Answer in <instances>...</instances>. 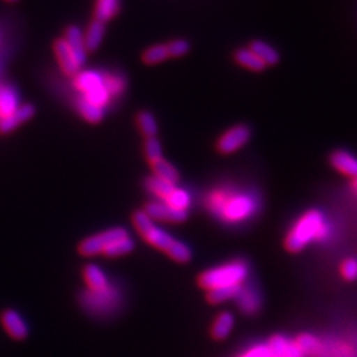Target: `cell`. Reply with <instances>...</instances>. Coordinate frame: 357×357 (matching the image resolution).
<instances>
[{"instance_id":"cell-1","label":"cell","mask_w":357,"mask_h":357,"mask_svg":"<svg viewBox=\"0 0 357 357\" xmlns=\"http://www.w3.org/2000/svg\"><path fill=\"white\" fill-rule=\"evenodd\" d=\"M328 234V227L319 211H308L298 220L286 238V248L290 252L302 250L312 240H323Z\"/></svg>"},{"instance_id":"cell-2","label":"cell","mask_w":357,"mask_h":357,"mask_svg":"<svg viewBox=\"0 0 357 357\" xmlns=\"http://www.w3.org/2000/svg\"><path fill=\"white\" fill-rule=\"evenodd\" d=\"M249 274L248 265L243 261H234L203 273L199 278L202 287L209 290L221 287H238Z\"/></svg>"},{"instance_id":"cell-3","label":"cell","mask_w":357,"mask_h":357,"mask_svg":"<svg viewBox=\"0 0 357 357\" xmlns=\"http://www.w3.org/2000/svg\"><path fill=\"white\" fill-rule=\"evenodd\" d=\"M132 222L142 237L156 249L167 252V249L175 241L167 231L158 228L153 220L144 213V211L135 212L132 215Z\"/></svg>"},{"instance_id":"cell-4","label":"cell","mask_w":357,"mask_h":357,"mask_svg":"<svg viewBox=\"0 0 357 357\" xmlns=\"http://www.w3.org/2000/svg\"><path fill=\"white\" fill-rule=\"evenodd\" d=\"M128 230L123 228H114V229L105 230L100 234L91 236L89 238L84 240L78 245V253L84 257H93V255H101L103 249L109 243H114L119 238L128 237Z\"/></svg>"},{"instance_id":"cell-5","label":"cell","mask_w":357,"mask_h":357,"mask_svg":"<svg viewBox=\"0 0 357 357\" xmlns=\"http://www.w3.org/2000/svg\"><path fill=\"white\" fill-rule=\"evenodd\" d=\"M252 137L250 128L237 125L229 128L217 142V150L221 153H231L243 147Z\"/></svg>"},{"instance_id":"cell-6","label":"cell","mask_w":357,"mask_h":357,"mask_svg":"<svg viewBox=\"0 0 357 357\" xmlns=\"http://www.w3.org/2000/svg\"><path fill=\"white\" fill-rule=\"evenodd\" d=\"M253 209H255L253 200L245 195H240V196L231 197L222 205L221 212H222V216L229 221H241L246 217L250 216Z\"/></svg>"},{"instance_id":"cell-7","label":"cell","mask_w":357,"mask_h":357,"mask_svg":"<svg viewBox=\"0 0 357 357\" xmlns=\"http://www.w3.org/2000/svg\"><path fill=\"white\" fill-rule=\"evenodd\" d=\"M144 213L151 220H160L167 222H183L187 220V211H178L166 203H149L144 208Z\"/></svg>"},{"instance_id":"cell-8","label":"cell","mask_w":357,"mask_h":357,"mask_svg":"<svg viewBox=\"0 0 357 357\" xmlns=\"http://www.w3.org/2000/svg\"><path fill=\"white\" fill-rule=\"evenodd\" d=\"M0 321L7 333L15 340H24L28 336L26 323L13 310H4L0 315Z\"/></svg>"},{"instance_id":"cell-9","label":"cell","mask_w":357,"mask_h":357,"mask_svg":"<svg viewBox=\"0 0 357 357\" xmlns=\"http://www.w3.org/2000/svg\"><path fill=\"white\" fill-rule=\"evenodd\" d=\"M54 52H56L57 60L61 65V69L64 70L65 75L77 76L78 70L81 68H79V65L77 64L75 54L70 51V48L64 38H59L54 41Z\"/></svg>"},{"instance_id":"cell-10","label":"cell","mask_w":357,"mask_h":357,"mask_svg":"<svg viewBox=\"0 0 357 357\" xmlns=\"http://www.w3.org/2000/svg\"><path fill=\"white\" fill-rule=\"evenodd\" d=\"M64 40L68 43L72 53L75 54L77 64L79 65V68H82L86 61V48L84 41V33L78 26H69L65 32Z\"/></svg>"},{"instance_id":"cell-11","label":"cell","mask_w":357,"mask_h":357,"mask_svg":"<svg viewBox=\"0 0 357 357\" xmlns=\"http://www.w3.org/2000/svg\"><path fill=\"white\" fill-rule=\"evenodd\" d=\"M35 113H36V110H35L33 105L19 106L17 110L13 114L0 119V132L1 134L11 132L15 128H19L22 123H24L28 119H31L35 115Z\"/></svg>"},{"instance_id":"cell-12","label":"cell","mask_w":357,"mask_h":357,"mask_svg":"<svg viewBox=\"0 0 357 357\" xmlns=\"http://www.w3.org/2000/svg\"><path fill=\"white\" fill-rule=\"evenodd\" d=\"M268 348L273 357H303L295 342L293 343L281 335L273 336L268 342Z\"/></svg>"},{"instance_id":"cell-13","label":"cell","mask_w":357,"mask_h":357,"mask_svg":"<svg viewBox=\"0 0 357 357\" xmlns=\"http://www.w3.org/2000/svg\"><path fill=\"white\" fill-rule=\"evenodd\" d=\"M332 166L347 176L357 178V159L347 151H335L331 155Z\"/></svg>"},{"instance_id":"cell-14","label":"cell","mask_w":357,"mask_h":357,"mask_svg":"<svg viewBox=\"0 0 357 357\" xmlns=\"http://www.w3.org/2000/svg\"><path fill=\"white\" fill-rule=\"evenodd\" d=\"M234 299H237V305L240 306L245 314H255L261 306L258 294L249 287L240 286V290Z\"/></svg>"},{"instance_id":"cell-15","label":"cell","mask_w":357,"mask_h":357,"mask_svg":"<svg viewBox=\"0 0 357 357\" xmlns=\"http://www.w3.org/2000/svg\"><path fill=\"white\" fill-rule=\"evenodd\" d=\"M250 51L255 53V56L266 65L278 64L280 61V54L275 51L271 45H268V43L261 41V40H255L250 44Z\"/></svg>"},{"instance_id":"cell-16","label":"cell","mask_w":357,"mask_h":357,"mask_svg":"<svg viewBox=\"0 0 357 357\" xmlns=\"http://www.w3.org/2000/svg\"><path fill=\"white\" fill-rule=\"evenodd\" d=\"M76 86L84 91L85 94H89L91 91L105 88V81L102 76H100L96 72H84L76 76Z\"/></svg>"},{"instance_id":"cell-17","label":"cell","mask_w":357,"mask_h":357,"mask_svg":"<svg viewBox=\"0 0 357 357\" xmlns=\"http://www.w3.org/2000/svg\"><path fill=\"white\" fill-rule=\"evenodd\" d=\"M19 107L16 91L10 86L0 88V119L13 114Z\"/></svg>"},{"instance_id":"cell-18","label":"cell","mask_w":357,"mask_h":357,"mask_svg":"<svg viewBox=\"0 0 357 357\" xmlns=\"http://www.w3.org/2000/svg\"><path fill=\"white\" fill-rule=\"evenodd\" d=\"M84 280L91 291H102L107 287L106 275L96 265H88L84 268Z\"/></svg>"},{"instance_id":"cell-19","label":"cell","mask_w":357,"mask_h":357,"mask_svg":"<svg viewBox=\"0 0 357 357\" xmlns=\"http://www.w3.org/2000/svg\"><path fill=\"white\" fill-rule=\"evenodd\" d=\"M121 11V0H97L96 20L106 23Z\"/></svg>"},{"instance_id":"cell-20","label":"cell","mask_w":357,"mask_h":357,"mask_svg":"<svg viewBox=\"0 0 357 357\" xmlns=\"http://www.w3.org/2000/svg\"><path fill=\"white\" fill-rule=\"evenodd\" d=\"M103 35H105V23L94 20L88 28L86 35L84 36L86 51H97L102 43Z\"/></svg>"},{"instance_id":"cell-21","label":"cell","mask_w":357,"mask_h":357,"mask_svg":"<svg viewBox=\"0 0 357 357\" xmlns=\"http://www.w3.org/2000/svg\"><path fill=\"white\" fill-rule=\"evenodd\" d=\"M151 166H153L155 176L163 178L165 181L169 183V184L176 185L178 178H180V175H178V169L175 167L169 165L165 159L158 160L156 163H153Z\"/></svg>"},{"instance_id":"cell-22","label":"cell","mask_w":357,"mask_h":357,"mask_svg":"<svg viewBox=\"0 0 357 357\" xmlns=\"http://www.w3.org/2000/svg\"><path fill=\"white\" fill-rule=\"evenodd\" d=\"M233 324H234L233 315L230 312H221L217 317L216 321L213 324V328H212L213 337L217 340H222V339L228 337V335L233 328Z\"/></svg>"},{"instance_id":"cell-23","label":"cell","mask_w":357,"mask_h":357,"mask_svg":"<svg viewBox=\"0 0 357 357\" xmlns=\"http://www.w3.org/2000/svg\"><path fill=\"white\" fill-rule=\"evenodd\" d=\"M134 249V241L130 237H123L119 238L114 243H109L102 250L101 255H106L109 258H115V257H122V255H128Z\"/></svg>"},{"instance_id":"cell-24","label":"cell","mask_w":357,"mask_h":357,"mask_svg":"<svg viewBox=\"0 0 357 357\" xmlns=\"http://www.w3.org/2000/svg\"><path fill=\"white\" fill-rule=\"evenodd\" d=\"M234 59L238 64L243 65L250 70H255V72H261L266 68V65L264 64L249 48L248 50H238L234 53Z\"/></svg>"},{"instance_id":"cell-25","label":"cell","mask_w":357,"mask_h":357,"mask_svg":"<svg viewBox=\"0 0 357 357\" xmlns=\"http://www.w3.org/2000/svg\"><path fill=\"white\" fill-rule=\"evenodd\" d=\"M146 188L153 195H156L158 197H160L162 200H166L167 197L169 196V193L174 191L176 187L174 184L167 183L163 178L153 175L146 180Z\"/></svg>"},{"instance_id":"cell-26","label":"cell","mask_w":357,"mask_h":357,"mask_svg":"<svg viewBox=\"0 0 357 357\" xmlns=\"http://www.w3.org/2000/svg\"><path fill=\"white\" fill-rule=\"evenodd\" d=\"M78 109H79L81 115L90 123H98L102 121L103 109L88 102L85 98H81L78 101Z\"/></svg>"},{"instance_id":"cell-27","label":"cell","mask_w":357,"mask_h":357,"mask_svg":"<svg viewBox=\"0 0 357 357\" xmlns=\"http://www.w3.org/2000/svg\"><path fill=\"white\" fill-rule=\"evenodd\" d=\"M138 126L146 138H155L158 134V123L155 116L149 112H141L138 114Z\"/></svg>"},{"instance_id":"cell-28","label":"cell","mask_w":357,"mask_h":357,"mask_svg":"<svg viewBox=\"0 0 357 357\" xmlns=\"http://www.w3.org/2000/svg\"><path fill=\"white\" fill-rule=\"evenodd\" d=\"M165 202L167 205H169L178 211H187V208L191 204V196L188 195V192L184 191V190L175 188L169 193V196Z\"/></svg>"},{"instance_id":"cell-29","label":"cell","mask_w":357,"mask_h":357,"mask_svg":"<svg viewBox=\"0 0 357 357\" xmlns=\"http://www.w3.org/2000/svg\"><path fill=\"white\" fill-rule=\"evenodd\" d=\"M238 290H240V286L238 287H221V289L209 290L208 291V301L211 303H215V305L227 302L229 299H234L236 295L238 293Z\"/></svg>"},{"instance_id":"cell-30","label":"cell","mask_w":357,"mask_h":357,"mask_svg":"<svg viewBox=\"0 0 357 357\" xmlns=\"http://www.w3.org/2000/svg\"><path fill=\"white\" fill-rule=\"evenodd\" d=\"M166 253L172 259H175L176 262H180V264L188 262L192 257L191 249L185 243H180L176 240L167 249Z\"/></svg>"},{"instance_id":"cell-31","label":"cell","mask_w":357,"mask_h":357,"mask_svg":"<svg viewBox=\"0 0 357 357\" xmlns=\"http://www.w3.org/2000/svg\"><path fill=\"white\" fill-rule=\"evenodd\" d=\"M168 57L169 56H168L167 47L163 45V44L151 47L150 50H147V51L143 53V61L149 65L159 64V63L167 60Z\"/></svg>"},{"instance_id":"cell-32","label":"cell","mask_w":357,"mask_h":357,"mask_svg":"<svg viewBox=\"0 0 357 357\" xmlns=\"http://www.w3.org/2000/svg\"><path fill=\"white\" fill-rule=\"evenodd\" d=\"M295 344L299 348V351L302 354H317L320 349L319 342L317 337L308 335V333H303L296 340Z\"/></svg>"},{"instance_id":"cell-33","label":"cell","mask_w":357,"mask_h":357,"mask_svg":"<svg viewBox=\"0 0 357 357\" xmlns=\"http://www.w3.org/2000/svg\"><path fill=\"white\" fill-rule=\"evenodd\" d=\"M144 151H146V156L149 159V162L153 165L158 160L163 159L162 156V144L160 142L158 141V138H147V141L144 143Z\"/></svg>"},{"instance_id":"cell-34","label":"cell","mask_w":357,"mask_h":357,"mask_svg":"<svg viewBox=\"0 0 357 357\" xmlns=\"http://www.w3.org/2000/svg\"><path fill=\"white\" fill-rule=\"evenodd\" d=\"M169 57H181L190 52V43L187 40H174L166 45Z\"/></svg>"},{"instance_id":"cell-35","label":"cell","mask_w":357,"mask_h":357,"mask_svg":"<svg viewBox=\"0 0 357 357\" xmlns=\"http://www.w3.org/2000/svg\"><path fill=\"white\" fill-rule=\"evenodd\" d=\"M342 273H343L345 280L355 281L357 278L356 259H347L342 266Z\"/></svg>"},{"instance_id":"cell-36","label":"cell","mask_w":357,"mask_h":357,"mask_svg":"<svg viewBox=\"0 0 357 357\" xmlns=\"http://www.w3.org/2000/svg\"><path fill=\"white\" fill-rule=\"evenodd\" d=\"M241 357H273L268 345H255L252 349H249L246 354H243Z\"/></svg>"},{"instance_id":"cell-37","label":"cell","mask_w":357,"mask_h":357,"mask_svg":"<svg viewBox=\"0 0 357 357\" xmlns=\"http://www.w3.org/2000/svg\"><path fill=\"white\" fill-rule=\"evenodd\" d=\"M355 187H356V188H357V178H356V181H355Z\"/></svg>"},{"instance_id":"cell-38","label":"cell","mask_w":357,"mask_h":357,"mask_svg":"<svg viewBox=\"0 0 357 357\" xmlns=\"http://www.w3.org/2000/svg\"><path fill=\"white\" fill-rule=\"evenodd\" d=\"M7 1H17V0H7Z\"/></svg>"}]
</instances>
